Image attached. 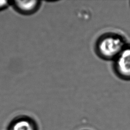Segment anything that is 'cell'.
<instances>
[{
  "label": "cell",
  "mask_w": 130,
  "mask_h": 130,
  "mask_svg": "<svg viewBox=\"0 0 130 130\" xmlns=\"http://www.w3.org/2000/svg\"><path fill=\"white\" fill-rule=\"evenodd\" d=\"M11 4V1H1L0 0V11L3 10L7 8L9 5Z\"/></svg>",
  "instance_id": "cell-5"
},
{
  "label": "cell",
  "mask_w": 130,
  "mask_h": 130,
  "mask_svg": "<svg viewBox=\"0 0 130 130\" xmlns=\"http://www.w3.org/2000/svg\"><path fill=\"white\" fill-rule=\"evenodd\" d=\"M10 130H36V129L32 121L28 118H22L13 123Z\"/></svg>",
  "instance_id": "cell-4"
},
{
  "label": "cell",
  "mask_w": 130,
  "mask_h": 130,
  "mask_svg": "<svg viewBox=\"0 0 130 130\" xmlns=\"http://www.w3.org/2000/svg\"><path fill=\"white\" fill-rule=\"evenodd\" d=\"M11 4L18 12L23 15H30L37 12L41 6L38 1H14Z\"/></svg>",
  "instance_id": "cell-3"
},
{
  "label": "cell",
  "mask_w": 130,
  "mask_h": 130,
  "mask_svg": "<svg viewBox=\"0 0 130 130\" xmlns=\"http://www.w3.org/2000/svg\"><path fill=\"white\" fill-rule=\"evenodd\" d=\"M113 61L115 74L122 80L130 81V44L127 43Z\"/></svg>",
  "instance_id": "cell-2"
},
{
  "label": "cell",
  "mask_w": 130,
  "mask_h": 130,
  "mask_svg": "<svg viewBox=\"0 0 130 130\" xmlns=\"http://www.w3.org/2000/svg\"><path fill=\"white\" fill-rule=\"evenodd\" d=\"M127 43L122 35L115 32L103 34L95 43V52L105 60H114L124 49Z\"/></svg>",
  "instance_id": "cell-1"
}]
</instances>
